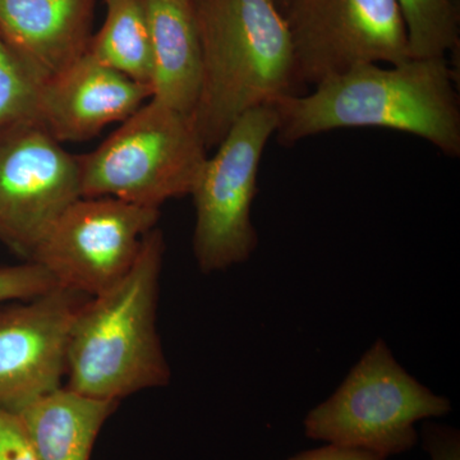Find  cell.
Masks as SVG:
<instances>
[{
	"label": "cell",
	"mask_w": 460,
	"mask_h": 460,
	"mask_svg": "<svg viewBox=\"0 0 460 460\" xmlns=\"http://www.w3.org/2000/svg\"><path fill=\"white\" fill-rule=\"evenodd\" d=\"M274 108L283 146L334 129L374 127L410 133L444 155H460L456 75L445 57L410 58L390 68L356 66Z\"/></svg>",
	"instance_id": "obj_1"
},
{
	"label": "cell",
	"mask_w": 460,
	"mask_h": 460,
	"mask_svg": "<svg viewBox=\"0 0 460 460\" xmlns=\"http://www.w3.org/2000/svg\"><path fill=\"white\" fill-rule=\"evenodd\" d=\"M202 57L193 122L208 150L251 109L301 95L292 42L271 0H192Z\"/></svg>",
	"instance_id": "obj_2"
},
{
	"label": "cell",
	"mask_w": 460,
	"mask_h": 460,
	"mask_svg": "<svg viewBox=\"0 0 460 460\" xmlns=\"http://www.w3.org/2000/svg\"><path fill=\"white\" fill-rule=\"evenodd\" d=\"M165 243L154 228L128 274L90 296L75 316L66 353V387L105 401L168 385L171 368L156 314Z\"/></svg>",
	"instance_id": "obj_3"
},
{
	"label": "cell",
	"mask_w": 460,
	"mask_h": 460,
	"mask_svg": "<svg viewBox=\"0 0 460 460\" xmlns=\"http://www.w3.org/2000/svg\"><path fill=\"white\" fill-rule=\"evenodd\" d=\"M450 411L449 399L411 376L386 341L377 339L334 394L308 411L304 429L311 440L387 459L419 444L417 423Z\"/></svg>",
	"instance_id": "obj_4"
},
{
	"label": "cell",
	"mask_w": 460,
	"mask_h": 460,
	"mask_svg": "<svg viewBox=\"0 0 460 460\" xmlns=\"http://www.w3.org/2000/svg\"><path fill=\"white\" fill-rule=\"evenodd\" d=\"M206 157L192 115L150 99L99 147L78 155L83 198L160 208L190 195Z\"/></svg>",
	"instance_id": "obj_5"
},
{
	"label": "cell",
	"mask_w": 460,
	"mask_h": 460,
	"mask_svg": "<svg viewBox=\"0 0 460 460\" xmlns=\"http://www.w3.org/2000/svg\"><path fill=\"white\" fill-rule=\"evenodd\" d=\"M277 128L274 107L251 109L206 157L190 195L196 213L193 255L204 274L248 261L259 246L251 214L263 151Z\"/></svg>",
	"instance_id": "obj_6"
},
{
	"label": "cell",
	"mask_w": 460,
	"mask_h": 460,
	"mask_svg": "<svg viewBox=\"0 0 460 460\" xmlns=\"http://www.w3.org/2000/svg\"><path fill=\"white\" fill-rule=\"evenodd\" d=\"M283 16L301 90L356 66L411 58L398 0H290Z\"/></svg>",
	"instance_id": "obj_7"
},
{
	"label": "cell",
	"mask_w": 460,
	"mask_h": 460,
	"mask_svg": "<svg viewBox=\"0 0 460 460\" xmlns=\"http://www.w3.org/2000/svg\"><path fill=\"white\" fill-rule=\"evenodd\" d=\"M159 208L111 198H81L58 217L33 251L58 286L87 296L113 288L128 274Z\"/></svg>",
	"instance_id": "obj_8"
},
{
	"label": "cell",
	"mask_w": 460,
	"mask_h": 460,
	"mask_svg": "<svg viewBox=\"0 0 460 460\" xmlns=\"http://www.w3.org/2000/svg\"><path fill=\"white\" fill-rule=\"evenodd\" d=\"M81 198L78 156L38 119L0 128V242L12 252L30 261L58 217Z\"/></svg>",
	"instance_id": "obj_9"
},
{
	"label": "cell",
	"mask_w": 460,
	"mask_h": 460,
	"mask_svg": "<svg viewBox=\"0 0 460 460\" xmlns=\"http://www.w3.org/2000/svg\"><path fill=\"white\" fill-rule=\"evenodd\" d=\"M89 298L58 286L0 308V408L18 413L63 386L72 325Z\"/></svg>",
	"instance_id": "obj_10"
},
{
	"label": "cell",
	"mask_w": 460,
	"mask_h": 460,
	"mask_svg": "<svg viewBox=\"0 0 460 460\" xmlns=\"http://www.w3.org/2000/svg\"><path fill=\"white\" fill-rule=\"evenodd\" d=\"M151 99V87L84 54L41 84L36 119L58 142L95 137Z\"/></svg>",
	"instance_id": "obj_11"
},
{
	"label": "cell",
	"mask_w": 460,
	"mask_h": 460,
	"mask_svg": "<svg viewBox=\"0 0 460 460\" xmlns=\"http://www.w3.org/2000/svg\"><path fill=\"white\" fill-rule=\"evenodd\" d=\"M95 0H0V38L41 84L87 53Z\"/></svg>",
	"instance_id": "obj_12"
},
{
	"label": "cell",
	"mask_w": 460,
	"mask_h": 460,
	"mask_svg": "<svg viewBox=\"0 0 460 460\" xmlns=\"http://www.w3.org/2000/svg\"><path fill=\"white\" fill-rule=\"evenodd\" d=\"M151 45V99L193 114L202 81V57L192 0H145Z\"/></svg>",
	"instance_id": "obj_13"
},
{
	"label": "cell",
	"mask_w": 460,
	"mask_h": 460,
	"mask_svg": "<svg viewBox=\"0 0 460 460\" xmlns=\"http://www.w3.org/2000/svg\"><path fill=\"white\" fill-rule=\"evenodd\" d=\"M118 404L62 386L16 414L39 460H90L96 438Z\"/></svg>",
	"instance_id": "obj_14"
},
{
	"label": "cell",
	"mask_w": 460,
	"mask_h": 460,
	"mask_svg": "<svg viewBox=\"0 0 460 460\" xmlns=\"http://www.w3.org/2000/svg\"><path fill=\"white\" fill-rule=\"evenodd\" d=\"M104 25L91 38L93 59L150 86V26L145 0H105Z\"/></svg>",
	"instance_id": "obj_15"
},
{
	"label": "cell",
	"mask_w": 460,
	"mask_h": 460,
	"mask_svg": "<svg viewBox=\"0 0 460 460\" xmlns=\"http://www.w3.org/2000/svg\"><path fill=\"white\" fill-rule=\"evenodd\" d=\"M411 58L445 57L459 44L456 0H398Z\"/></svg>",
	"instance_id": "obj_16"
},
{
	"label": "cell",
	"mask_w": 460,
	"mask_h": 460,
	"mask_svg": "<svg viewBox=\"0 0 460 460\" xmlns=\"http://www.w3.org/2000/svg\"><path fill=\"white\" fill-rule=\"evenodd\" d=\"M41 81L0 38V128L36 119Z\"/></svg>",
	"instance_id": "obj_17"
},
{
	"label": "cell",
	"mask_w": 460,
	"mask_h": 460,
	"mask_svg": "<svg viewBox=\"0 0 460 460\" xmlns=\"http://www.w3.org/2000/svg\"><path fill=\"white\" fill-rule=\"evenodd\" d=\"M56 287V279L40 263L27 261L0 268V305L29 301Z\"/></svg>",
	"instance_id": "obj_18"
},
{
	"label": "cell",
	"mask_w": 460,
	"mask_h": 460,
	"mask_svg": "<svg viewBox=\"0 0 460 460\" xmlns=\"http://www.w3.org/2000/svg\"><path fill=\"white\" fill-rule=\"evenodd\" d=\"M0 460H39L20 417L4 408H0Z\"/></svg>",
	"instance_id": "obj_19"
},
{
	"label": "cell",
	"mask_w": 460,
	"mask_h": 460,
	"mask_svg": "<svg viewBox=\"0 0 460 460\" xmlns=\"http://www.w3.org/2000/svg\"><path fill=\"white\" fill-rule=\"evenodd\" d=\"M287 460H386L377 454L326 444L317 449L305 450Z\"/></svg>",
	"instance_id": "obj_20"
},
{
	"label": "cell",
	"mask_w": 460,
	"mask_h": 460,
	"mask_svg": "<svg viewBox=\"0 0 460 460\" xmlns=\"http://www.w3.org/2000/svg\"><path fill=\"white\" fill-rule=\"evenodd\" d=\"M431 460H460V443L452 436H438L425 445Z\"/></svg>",
	"instance_id": "obj_21"
},
{
	"label": "cell",
	"mask_w": 460,
	"mask_h": 460,
	"mask_svg": "<svg viewBox=\"0 0 460 460\" xmlns=\"http://www.w3.org/2000/svg\"><path fill=\"white\" fill-rule=\"evenodd\" d=\"M271 2L274 3V4L280 9L281 13H283L284 9L289 4L290 0H271Z\"/></svg>",
	"instance_id": "obj_22"
},
{
	"label": "cell",
	"mask_w": 460,
	"mask_h": 460,
	"mask_svg": "<svg viewBox=\"0 0 460 460\" xmlns=\"http://www.w3.org/2000/svg\"><path fill=\"white\" fill-rule=\"evenodd\" d=\"M184 2H190V0H184Z\"/></svg>",
	"instance_id": "obj_23"
}]
</instances>
